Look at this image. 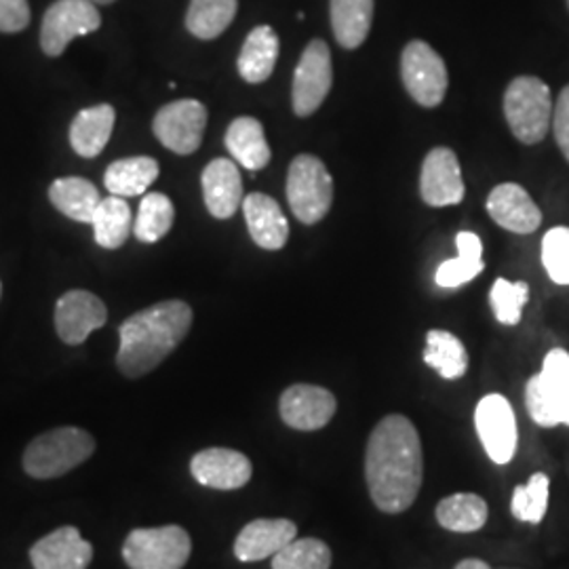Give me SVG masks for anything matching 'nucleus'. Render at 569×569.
I'll list each match as a JSON object with an SVG mask.
<instances>
[{
    "label": "nucleus",
    "mask_w": 569,
    "mask_h": 569,
    "mask_svg": "<svg viewBox=\"0 0 569 569\" xmlns=\"http://www.w3.org/2000/svg\"><path fill=\"white\" fill-rule=\"evenodd\" d=\"M425 460L416 427L406 416H387L369 435L366 479L373 505L388 515L409 509L422 488Z\"/></svg>",
    "instance_id": "1"
},
{
    "label": "nucleus",
    "mask_w": 569,
    "mask_h": 569,
    "mask_svg": "<svg viewBox=\"0 0 569 569\" xmlns=\"http://www.w3.org/2000/svg\"><path fill=\"white\" fill-rule=\"evenodd\" d=\"M192 327V308L167 300L129 317L119 327L117 366L127 378H142L163 363Z\"/></svg>",
    "instance_id": "2"
},
{
    "label": "nucleus",
    "mask_w": 569,
    "mask_h": 569,
    "mask_svg": "<svg viewBox=\"0 0 569 569\" xmlns=\"http://www.w3.org/2000/svg\"><path fill=\"white\" fill-rule=\"evenodd\" d=\"M96 439L82 428L61 427L42 432L23 451V470L34 479H56L87 462Z\"/></svg>",
    "instance_id": "3"
},
{
    "label": "nucleus",
    "mask_w": 569,
    "mask_h": 569,
    "mask_svg": "<svg viewBox=\"0 0 569 569\" xmlns=\"http://www.w3.org/2000/svg\"><path fill=\"white\" fill-rule=\"evenodd\" d=\"M529 416L540 427H569V352L552 348L542 371L526 387Z\"/></svg>",
    "instance_id": "4"
},
{
    "label": "nucleus",
    "mask_w": 569,
    "mask_h": 569,
    "mask_svg": "<svg viewBox=\"0 0 569 569\" xmlns=\"http://www.w3.org/2000/svg\"><path fill=\"white\" fill-rule=\"evenodd\" d=\"M505 117L519 142H542L552 124L549 84L536 77H517L505 93Z\"/></svg>",
    "instance_id": "5"
},
{
    "label": "nucleus",
    "mask_w": 569,
    "mask_h": 569,
    "mask_svg": "<svg viewBox=\"0 0 569 569\" xmlns=\"http://www.w3.org/2000/svg\"><path fill=\"white\" fill-rule=\"evenodd\" d=\"M287 201L293 216L306 226L317 224L333 203V180L321 159L300 154L289 164Z\"/></svg>",
    "instance_id": "6"
},
{
    "label": "nucleus",
    "mask_w": 569,
    "mask_h": 569,
    "mask_svg": "<svg viewBox=\"0 0 569 569\" xmlns=\"http://www.w3.org/2000/svg\"><path fill=\"white\" fill-rule=\"evenodd\" d=\"M190 550L192 540L180 526L133 529L122 545V559L129 569H182Z\"/></svg>",
    "instance_id": "7"
},
{
    "label": "nucleus",
    "mask_w": 569,
    "mask_h": 569,
    "mask_svg": "<svg viewBox=\"0 0 569 569\" xmlns=\"http://www.w3.org/2000/svg\"><path fill=\"white\" fill-rule=\"evenodd\" d=\"M401 79L407 93L425 108H437L446 100L448 68L443 58L425 41H411L401 56Z\"/></svg>",
    "instance_id": "8"
},
{
    "label": "nucleus",
    "mask_w": 569,
    "mask_h": 569,
    "mask_svg": "<svg viewBox=\"0 0 569 569\" xmlns=\"http://www.w3.org/2000/svg\"><path fill=\"white\" fill-rule=\"evenodd\" d=\"M102 16L91 0H58L42 18L41 47L49 58H58L74 39L100 30Z\"/></svg>",
    "instance_id": "9"
},
{
    "label": "nucleus",
    "mask_w": 569,
    "mask_h": 569,
    "mask_svg": "<svg viewBox=\"0 0 569 569\" xmlns=\"http://www.w3.org/2000/svg\"><path fill=\"white\" fill-rule=\"evenodd\" d=\"M207 127V108L197 100H178L163 106L154 121L152 131L164 148L176 154H192L203 142Z\"/></svg>",
    "instance_id": "10"
},
{
    "label": "nucleus",
    "mask_w": 569,
    "mask_h": 569,
    "mask_svg": "<svg viewBox=\"0 0 569 569\" xmlns=\"http://www.w3.org/2000/svg\"><path fill=\"white\" fill-rule=\"evenodd\" d=\"M333 82V66H331V51L327 42H310L300 58V63L293 74V89L291 102L298 117H310L326 102L327 93L331 91Z\"/></svg>",
    "instance_id": "11"
},
{
    "label": "nucleus",
    "mask_w": 569,
    "mask_h": 569,
    "mask_svg": "<svg viewBox=\"0 0 569 569\" xmlns=\"http://www.w3.org/2000/svg\"><path fill=\"white\" fill-rule=\"evenodd\" d=\"M479 439L496 465H509L517 451V420L512 406L502 395H488L475 411Z\"/></svg>",
    "instance_id": "12"
},
{
    "label": "nucleus",
    "mask_w": 569,
    "mask_h": 569,
    "mask_svg": "<svg viewBox=\"0 0 569 569\" xmlns=\"http://www.w3.org/2000/svg\"><path fill=\"white\" fill-rule=\"evenodd\" d=\"M106 305L84 289L63 293L56 306V329L66 345H82L96 329L106 326Z\"/></svg>",
    "instance_id": "13"
},
{
    "label": "nucleus",
    "mask_w": 569,
    "mask_h": 569,
    "mask_svg": "<svg viewBox=\"0 0 569 569\" xmlns=\"http://www.w3.org/2000/svg\"><path fill=\"white\" fill-rule=\"evenodd\" d=\"M420 194L430 207L462 203L465 182L458 157L451 148H435L422 163Z\"/></svg>",
    "instance_id": "14"
},
{
    "label": "nucleus",
    "mask_w": 569,
    "mask_h": 569,
    "mask_svg": "<svg viewBox=\"0 0 569 569\" xmlns=\"http://www.w3.org/2000/svg\"><path fill=\"white\" fill-rule=\"evenodd\" d=\"M281 418L284 425L296 430H319L336 416V397L327 388L312 385H296L281 395Z\"/></svg>",
    "instance_id": "15"
},
{
    "label": "nucleus",
    "mask_w": 569,
    "mask_h": 569,
    "mask_svg": "<svg viewBox=\"0 0 569 569\" xmlns=\"http://www.w3.org/2000/svg\"><path fill=\"white\" fill-rule=\"evenodd\" d=\"M192 477L211 489H241L249 483L251 460L237 449L209 448L199 451L190 462Z\"/></svg>",
    "instance_id": "16"
},
{
    "label": "nucleus",
    "mask_w": 569,
    "mask_h": 569,
    "mask_svg": "<svg viewBox=\"0 0 569 569\" xmlns=\"http://www.w3.org/2000/svg\"><path fill=\"white\" fill-rule=\"evenodd\" d=\"M93 559V547L72 526L51 531L30 549L34 569H87Z\"/></svg>",
    "instance_id": "17"
},
{
    "label": "nucleus",
    "mask_w": 569,
    "mask_h": 569,
    "mask_svg": "<svg viewBox=\"0 0 569 569\" xmlns=\"http://www.w3.org/2000/svg\"><path fill=\"white\" fill-rule=\"evenodd\" d=\"M491 220L517 234H531L542 224V211L519 183H500L488 197Z\"/></svg>",
    "instance_id": "18"
},
{
    "label": "nucleus",
    "mask_w": 569,
    "mask_h": 569,
    "mask_svg": "<svg viewBox=\"0 0 569 569\" xmlns=\"http://www.w3.org/2000/svg\"><path fill=\"white\" fill-rule=\"evenodd\" d=\"M296 536L298 528L289 519H256L237 536L234 555L243 563L262 561L281 552Z\"/></svg>",
    "instance_id": "19"
},
{
    "label": "nucleus",
    "mask_w": 569,
    "mask_h": 569,
    "mask_svg": "<svg viewBox=\"0 0 569 569\" xmlns=\"http://www.w3.org/2000/svg\"><path fill=\"white\" fill-rule=\"evenodd\" d=\"M204 204L209 213L218 220H228L243 204V180L239 167L230 159H216L204 167Z\"/></svg>",
    "instance_id": "20"
},
{
    "label": "nucleus",
    "mask_w": 569,
    "mask_h": 569,
    "mask_svg": "<svg viewBox=\"0 0 569 569\" xmlns=\"http://www.w3.org/2000/svg\"><path fill=\"white\" fill-rule=\"evenodd\" d=\"M247 228L256 244L268 251L283 249L289 239V224L281 211V204L262 192H251L243 199Z\"/></svg>",
    "instance_id": "21"
},
{
    "label": "nucleus",
    "mask_w": 569,
    "mask_h": 569,
    "mask_svg": "<svg viewBox=\"0 0 569 569\" xmlns=\"http://www.w3.org/2000/svg\"><path fill=\"white\" fill-rule=\"evenodd\" d=\"M117 112L110 103L84 108L70 124V143L82 159L100 157L110 142Z\"/></svg>",
    "instance_id": "22"
},
{
    "label": "nucleus",
    "mask_w": 569,
    "mask_h": 569,
    "mask_svg": "<svg viewBox=\"0 0 569 569\" xmlns=\"http://www.w3.org/2000/svg\"><path fill=\"white\" fill-rule=\"evenodd\" d=\"M226 148L237 163L260 171L270 163V146L266 142L264 127L253 117H241L230 122L226 131Z\"/></svg>",
    "instance_id": "23"
},
{
    "label": "nucleus",
    "mask_w": 569,
    "mask_h": 569,
    "mask_svg": "<svg viewBox=\"0 0 569 569\" xmlns=\"http://www.w3.org/2000/svg\"><path fill=\"white\" fill-rule=\"evenodd\" d=\"M279 60V37L270 26H258L244 39L237 68L243 81L258 84L268 81Z\"/></svg>",
    "instance_id": "24"
},
{
    "label": "nucleus",
    "mask_w": 569,
    "mask_h": 569,
    "mask_svg": "<svg viewBox=\"0 0 569 569\" xmlns=\"http://www.w3.org/2000/svg\"><path fill=\"white\" fill-rule=\"evenodd\" d=\"M49 201L66 218L81 224H91L102 197L96 183L84 178H60L49 188Z\"/></svg>",
    "instance_id": "25"
},
{
    "label": "nucleus",
    "mask_w": 569,
    "mask_h": 569,
    "mask_svg": "<svg viewBox=\"0 0 569 569\" xmlns=\"http://www.w3.org/2000/svg\"><path fill=\"white\" fill-rule=\"evenodd\" d=\"M159 163L150 157H131L121 159L106 169L103 183L110 194L122 199L146 194L148 188L159 178Z\"/></svg>",
    "instance_id": "26"
},
{
    "label": "nucleus",
    "mask_w": 569,
    "mask_h": 569,
    "mask_svg": "<svg viewBox=\"0 0 569 569\" xmlns=\"http://www.w3.org/2000/svg\"><path fill=\"white\" fill-rule=\"evenodd\" d=\"M373 21V0H331V28L345 49L366 42Z\"/></svg>",
    "instance_id": "27"
},
{
    "label": "nucleus",
    "mask_w": 569,
    "mask_h": 569,
    "mask_svg": "<svg viewBox=\"0 0 569 569\" xmlns=\"http://www.w3.org/2000/svg\"><path fill=\"white\" fill-rule=\"evenodd\" d=\"M456 247H458V258L439 266L437 277H435L437 284L446 287V289H453V287L472 281L486 268L483 244L475 232H460L456 237Z\"/></svg>",
    "instance_id": "28"
},
{
    "label": "nucleus",
    "mask_w": 569,
    "mask_h": 569,
    "mask_svg": "<svg viewBox=\"0 0 569 569\" xmlns=\"http://www.w3.org/2000/svg\"><path fill=\"white\" fill-rule=\"evenodd\" d=\"M437 521L456 533H472L488 523V502L475 493H453L437 505Z\"/></svg>",
    "instance_id": "29"
},
{
    "label": "nucleus",
    "mask_w": 569,
    "mask_h": 569,
    "mask_svg": "<svg viewBox=\"0 0 569 569\" xmlns=\"http://www.w3.org/2000/svg\"><path fill=\"white\" fill-rule=\"evenodd\" d=\"M93 237L103 249H121L133 230L131 207L117 194L102 199L93 216Z\"/></svg>",
    "instance_id": "30"
},
{
    "label": "nucleus",
    "mask_w": 569,
    "mask_h": 569,
    "mask_svg": "<svg viewBox=\"0 0 569 569\" xmlns=\"http://www.w3.org/2000/svg\"><path fill=\"white\" fill-rule=\"evenodd\" d=\"M237 0H190L186 28L201 41H213L237 18Z\"/></svg>",
    "instance_id": "31"
},
{
    "label": "nucleus",
    "mask_w": 569,
    "mask_h": 569,
    "mask_svg": "<svg viewBox=\"0 0 569 569\" xmlns=\"http://www.w3.org/2000/svg\"><path fill=\"white\" fill-rule=\"evenodd\" d=\"M425 363L432 367L441 378L458 380L467 373L468 352L465 345L449 331H428Z\"/></svg>",
    "instance_id": "32"
},
{
    "label": "nucleus",
    "mask_w": 569,
    "mask_h": 569,
    "mask_svg": "<svg viewBox=\"0 0 569 569\" xmlns=\"http://www.w3.org/2000/svg\"><path fill=\"white\" fill-rule=\"evenodd\" d=\"M176 220V209L171 199L163 192H150L140 203L138 218L133 222V234L142 243H157L171 230Z\"/></svg>",
    "instance_id": "33"
},
{
    "label": "nucleus",
    "mask_w": 569,
    "mask_h": 569,
    "mask_svg": "<svg viewBox=\"0 0 569 569\" xmlns=\"http://www.w3.org/2000/svg\"><path fill=\"white\" fill-rule=\"evenodd\" d=\"M331 549L317 538H296L272 557V569H329Z\"/></svg>",
    "instance_id": "34"
},
{
    "label": "nucleus",
    "mask_w": 569,
    "mask_h": 569,
    "mask_svg": "<svg viewBox=\"0 0 569 569\" xmlns=\"http://www.w3.org/2000/svg\"><path fill=\"white\" fill-rule=\"evenodd\" d=\"M549 477L545 472L531 475L528 486H519L512 493L510 510L519 521L540 523L549 509Z\"/></svg>",
    "instance_id": "35"
},
{
    "label": "nucleus",
    "mask_w": 569,
    "mask_h": 569,
    "mask_svg": "<svg viewBox=\"0 0 569 569\" xmlns=\"http://www.w3.org/2000/svg\"><path fill=\"white\" fill-rule=\"evenodd\" d=\"M529 284L523 281L510 283L507 279H498L491 291L489 302L493 306L496 319L502 326H517L521 321V310L528 305Z\"/></svg>",
    "instance_id": "36"
},
{
    "label": "nucleus",
    "mask_w": 569,
    "mask_h": 569,
    "mask_svg": "<svg viewBox=\"0 0 569 569\" xmlns=\"http://www.w3.org/2000/svg\"><path fill=\"white\" fill-rule=\"evenodd\" d=\"M542 262L557 284H569V228L555 226L542 241Z\"/></svg>",
    "instance_id": "37"
},
{
    "label": "nucleus",
    "mask_w": 569,
    "mask_h": 569,
    "mask_svg": "<svg viewBox=\"0 0 569 569\" xmlns=\"http://www.w3.org/2000/svg\"><path fill=\"white\" fill-rule=\"evenodd\" d=\"M30 23L28 0H0V32H21Z\"/></svg>",
    "instance_id": "38"
},
{
    "label": "nucleus",
    "mask_w": 569,
    "mask_h": 569,
    "mask_svg": "<svg viewBox=\"0 0 569 569\" xmlns=\"http://www.w3.org/2000/svg\"><path fill=\"white\" fill-rule=\"evenodd\" d=\"M552 131L563 157L569 161V84L559 93V100L552 108Z\"/></svg>",
    "instance_id": "39"
},
{
    "label": "nucleus",
    "mask_w": 569,
    "mask_h": 569,
    "mask_svg": "<svg viewBox=\"0 0 569 569\" xmlns=\"http://www.w3.org/2000/svg\"><path fill=\"white\" fill-rule=\"evenodd\" d=\"M456 569H491L489 568L486 561H481V559H465V561H460Z\"/></svg>",
    "instance_id": "40"
},
{
    "label": "nucleus",
    "mask_w": 569,
    "mask_h": 569,
    "mask_svg": "<svg viewBox=\"0 0 569 569\" xmlns=\"http://www.w3.org/2000/svg\"><path fill=\"white\" fill-rule=\"evenodd\" d=\"M91 2H96V4H110V2H114V0H91Z\"/></svg>",
    "instance_id": "41"
},
{
    "label": "nucleus",
    "mask_w": 569,
    "mask_h": 569,
    "mask_svg": "<svg viewBox=\"0 0 569 569\" xmlns=\"http://www.w3.org/2000/svg\"><path fill=\"white\" fill-rule=\"evenodd\" d=\"M0 291H2V284H0Z\"/></svg>",
    "instance_id": "42"
},
{
    "label": "nucleus",
    "mask_w": 569,
    "mask_h": 569,
    "mask_svg": "<svg viewBox=\"0 0 569 569\" xmlns=\"http://www.w3.org/2000/svg\"><path fill=\"white\" fill-rule=\"evenodd\" d=\"M568 2H569V0H568Z\"/></svg>",
    "instance_id": "43"
}]
</instances>
